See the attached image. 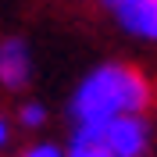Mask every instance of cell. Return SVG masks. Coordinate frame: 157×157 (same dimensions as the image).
<instances>
[{
	"instance_id": "cell-4",
	"label": "cell",
	"mask_w": 157,
	"mask_h": 157,
	"mask_svg": "<svg viewBox=\"0 0 157 157\" xmlns=\"http://www.w3.org/2000/svg\"><path fill=\"white\" fill-rule=\"evenodd\" d=\"M32 78V54L21 36L0 39V86L4 89H25Z\"/></svg>"
},
{
	"instance_id": "cell-7",
	"label": "cell",
	"mask_w": 157,
	"mask_h": 157,
	"mask_svg": "<svg viewBox=\"0 0 157 157\" xmlns=\"http://www.w3.org/2000/svg\"><path fill=\"white\" fill-rule=\"evenodd\" d=\"M21 157H64L57 147H50V143H36V147H29Z\"/></svg>"
},
{
	"instance_id": "cell-1",
	"label": "cell",
	"mask_w": 157,
	"mask_h": 157,
	"mask_svg": "<svg viewBox=\"0 0 157 157\" xmlns=\"http://www.w3.org/2000/svg\"><path fill=\"white\" fill-rule=\"evenodd\" d=\"M154 100V86L150 78L143 75L132 64H121V61H107V64H97L93 71L82 75V82L71 93L68 114L75 121V132L71 139H86V143H100L104 139V128L114 121V118L125 114H143Z\"/></svg>"
},
{
	"instance_id": "cell-8",
	"label": "cell",
	"mask_w": 157,
	"mask_h": 157,
	"mask_svg": "<svg viewBox=\"0 0 157 157\" xmlns=\"http://www.w3.org/2000/svg\"><path fill=\"white\" fill-rule=\"evenodd\" d=\"M7 139H11V125H7V118H0V150L7 147Z\"/></svg>"
},
{
	"instance_id": "cell-6",
	"label": "cell",
	"mask_w": 157,
	"mask_h": 157,
	"mask_svg": "<svg viewBox=\"0 0 157 157\" xmlns=\"http://www.w3.org/2000/svg\"><path fill=\"white\" fill-rule=\"evenodd\" d=\"M18 121H21L25 128H39L43 121H47L43 104H21V107H18Z\"/></svg>"
},
{
	"instance_id": "cell-5",
	"label": "cell",
	"mask_w": 157,
	"mask_h": 157,
	"mask_svg": "<svg viewBox=\"0 0 157 157\" xmlns=\"http://www.w3.org/2000/svg\"><path fill=\"white\" fill-rule=\"evenodd\" d=\"M64 157H111L104 143H86V139H71V150Z\"/></svg>"
},
{
	"instance_id": "cell-3",
	"label": "cell",
	"mask_w": 157,
	"mask_h": 157,
	"mask_svg": "<svg viewBox=\"0 0 157 157\" xmlns=\"http://www.w3.org/2000/svg\"><path fill=\"white\" fill-rule=\"evenodd\" d=\"M100 143L111 150V157H143L150 150V121L143 114L114 118L104 128V139Z\"/></svg>"
},
{
	"instance_id": "cell-2",
	"label": "cell",
	"mask_w": 157,
	"mask_h": 157,
	"mask_svg": "<svg viewBox=\"0 0 157 157\" xmlns=\"http://www.w3.org/2000/svg\"><path fill=\"white\" fill-rule=\"evenodd\" d=\"M100 7L118 21L121 32L157 43V0H100Z\"/></svg>"
}]
</instances>
